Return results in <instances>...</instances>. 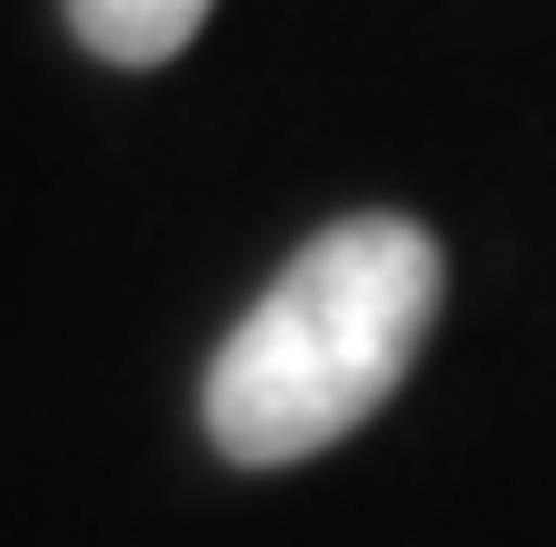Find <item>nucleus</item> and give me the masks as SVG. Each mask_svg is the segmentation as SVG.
Masks as SVG:
<instances>
[{"label":"nucleus","mask_w":556,"mask_h":547,"mask_svg":"<svg viewBox=\"0 0 556 547\" xmlns=\"http://www.w3.org/2000/svg\"><path fill=\"white\" fill-rule=\"evenodd\" d=\"M208 9H217V0H70V26H78V43H87L96 61L156 69V61H174V52L200 35Z\"/></svg>","instance_id":"nucleus-2"},{"label":"nucleus","mask_w":556,"mask_h":547,"mask_svg":"<svg viewBox=\"0 0 556 547\" xmlns=\"http://www.w3.org/2000/svg\"><path fill=\"white\" fill-rule=\"evenodd\" d=\"M443 304V252L417 217H339L321 226L269 295L226 330L208 365V434L243 469H287L356 434L417 365Z\"/></svg>","instance_id":"nucleus-1"}]
</instances>
